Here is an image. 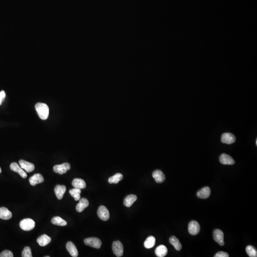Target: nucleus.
I'll return each instance as SVG.
<instances>
[{
	"label": "nucleus",
	"instance_id": "f257e3e1",
	"mask_svg": "<svg viewBox=\"0 0 257 257\" xmlns=\"http://www.w3.org/2000/svg\"><path fill=\"white\" fill-rule=\"evenodd\" d=\"M35 109L40 119L45 120L48 118L49 114V108L45 103L39 102L35 105Z\"/></svg>",
	"mask_w": 257,
	"mask_h": 257
},
{
	"label": "nucleus",
	"instance_id": "f03ea898",
	"mask_svg": "<svg viewBox=\"0 0 257 257\" xmlns=\"http://www.w3.org/2000/svg\"><path fill=\"white\" fill-rule=\"evenodd\" d=\"M35 225L34 221L31 218H24L21 220L20 227L21 229L25 231H30L33 229Z\"/></svg>",
	"mask_w": 257,
	"mask_h": 257
},
{
	"label": "nucleus",
	"instance_id": "7ed1b4c3",
	"mask_svg": "<svg viewBox=\"0 0 257 257\" xmlns=\"http://www.w3.org/2000/svg\"><path fill=\"white\" fill-rule=\"evenodd\" d=\"M84 242L85 245L95 248L100 249L101 247V241L97 238H88L85 239Z\"/></svg>",
	"mask_w": 257,
	"mask_h": 257
},
{
	"label": "nucleus",
	"instance_id": "20e7f679",
	"mask_svg": "<svg viewBox=\"0 0 257 257\" xmlns=\"http://www.w3.org/2000/svg\"><path fill=\"white\" fill-rule=\"evenodd\" d=\"M112 250L113 253L117 257H121L123 253V247L122 243L120 241H115L112 244Z\"/></svg>",
	"mask_w": 257,
	"mask_h": 257
},
{
	"label": "nucleus",
	"instance_id": "39448f33",
	"mask_svg": "<svg viewBox=\"0 0 257 257\" xmlns=\"http://www.w3.org/2000/svg\"><path fill=\"white\" fill-rule=\"evenodd\" d=\"M71 169V165L68 163H64L61 165H55L54 167V171L59 174H64L68 171Z\"/></svg>",
	"mask_w": 257,
	"mask_h": 257
},
{
	"label": "nucleus",
	"instance_id": "423d86ee",
	"mask_svg": "<svg viewBox=\"0 0 257 257\" xmlns=\"http://www.w3.org/2000/svg\"><path fill=\"white\" fill-rule=\"evenodd\" d=\"M97 214L100 219L103 221L108 220L110 218V213L108 209L104 206H100L98 209Z\"/></svg>",
	"mask_w": 257,
	"mask_h": 257
},
{
	"label": "nucleus",
	"instance_id": "0eeeda50",
	"mask_svg": "<svg viewBox=\"0 0 257 257\" xmlns=\"http://www.w3.org/2000/svg\"><path fill=\"white\" fill-rule=\"evenodd\" d=\"M188 231L192 235H196L200 231V226L198 222L193 220L189 223Z\"/></svg>",
	"mask_w": 257,
	"mask_h": 257
},
{
	"label": "nucleus",
	"instance_id": "6e6552de",
	"mask_svg": "<svg viewBox=\"0 0 257 257\" xmlns=\"http://www.w3.org/2000/svg\"><path fill=\"white\" fill-rule=\"evenodd\" d=\"M221 142L227 144H231L234 143L236 141V137L234 134L231 133H224L222 135L221 138Z\"/></svg>",
	"mask_w": 257,
	"mask_h": 257
},
{
	"label": "nucleus",
	"instance_id": "1a4fd4ad",
	"mask_svg": "<svg viewBox=\"0 0 257 257\" xmlns=\"http://www.w3.org/2000/svg\"><path fill=\"white\" fill-rule=\"evenodd\" d=\"M213 238L215 241L221 246L224 245V234L222 230L219 229H215L213 232Z\"/></svg>",
	"mask_w": 257,
	"mask_h": 257
},
{
	"label": "nucleus",
	"instance_id": "9d476101",
	"mask_svg": "<svg viewBox=\"0 0 257 257\" xmlns=\"http://www.w3.org/2000/svg\"><path fill=\"white\" fill-rule=\"evenodd\" d=\"M19 164L21 168L23 170H25L27 172H31L33 171L35 169L34 165L33 164L24 160H20Z\"/></svg>",
	"mask_w": 257,
	"mask_h": 257
},
{
	"label": "nucleus",
	"instance_id": "9b49d317",
	"mask_svg": "<svg viewBox=\"0 0 257 257\" xmlns=\"http://www.w3.org/2000/svg\"><path fill=\"white\" fill-rule=\"evenodd\" d=\"M219 161L221 164L224 165H233L235 163L233 158L225 153H223L219 157Z\"/></svg>",
	"mask_w": 257,
	"mask_h": 257
},
{
	"label": "nucleus",
	"instance_id": "f8f14e48",
	"mask_svg": "<svg viewBox=\"0 0 257 257\" xmlns=\"http://www.w3.org/2000/svg\"><path fill=\"white\" fill-rule=\"evenodd\" d=\"M10 168L13 172L18 173L22 178H24V179L27 178V174L21 167L19 166L17 163H12L10 165Z\"/></svg>",
	"mask_w": 257,
	"mask_h": 257
},
{
	"label": "nucleus",
	"instance_id": "ddd939ff",
	"mask_svg": "<svg viewBox=\"0 0 257 257\" xmlns=\"http://www.w3.org/2000/svg\"><path fill=\"white\" fill-rule=\"evenodd\" d=\"M44 177L41 174L37 173L33 175L29 179V182L31 185L34 186L38 184L44 182Z\"/></svg>",
	"mask_w": 257,
	"mask_h": 257
},
{
	"label": "nucleus",
	"instance_id": "4468645a",
	"mask_svg": "<svg viewBox=\"0 0 257 257\" xmlns=\"http://www.w3.org/2000/svg\"><path fill=\"white\" fill-rule=\"evenodd\" d=\"M66 191V187L64 185H58L56 186L54 189L55 193L59 200H62L64 194Z\"/></svg>",
	"mask_w": 257,
	"mask_h": 257
},
{
	"label": "nucleus",
	"instance_id": "2eb2a0df",
	"mask_svg": "<svg viewBox=\"0 0 257 257\" xmlns=\"http://www.w3.org/2000/svg\"><path fill=\"white\" fill-rule=\"evenodd\" d=\"M152 177L156 182L161 183L165 180V175L161 170H156L152 173Z\"/></svg>",
	"mask_w": 257,
	"mask_h": 257
},
{
	"label": "nucleus",
	"instance_id": "dca6fc26",
	"mask_svg": "<svg viewBox=\"0 0 257 257\" xmlns=\"http://www.w3.org/2000/svg\"><path fill=\"white\" fill-rule=\"evenodd\" d=\"M66 249L68 252L72 257H77L78 256V251L75 245L71 242L69 241L66 244Z\"/></svg>",
	"mask_w": 257,
	"mask_h": 257
},
{
	"label": "nucleus",
	"instance_id": "f3484780",
	"mask_svg": "<svg viewBox=\"0 0 257 257\" xmlns=\"http://www.w3.org/2000/svg\"><path fill=\"white\" fill-rule=\"evenodd\" d=\"M89 205L88 200L86 198H81L80 200L79 203L77 204L76 209L78 213H81Z\"/></svg>",
	"mask_w": 257,
	"mask_h": 257
},
{
	"label": "nucleus",
	"instance_id": "a211bd4d",
	"mask_svg": "<svg viewBox=\"0 0 257 257\" xmlns=\"http://www.w3.org/2000/svg\"><path fill=\"white\" fill-rule=\"evenodd\" d=\"M211 195V189L208 187H205L198 192L197 195L199 198H208Z\"/></svg>",
	"mask_w": 257,
	"mask_h": 257
},
{
	"label": "nucleus",
	"instance_id": "6ab92c4d",
	"mask_svg": "<svg viewBox=\"0 0 257 257\" xmlns=\"http://www.w3.org/2000/svg\"><path fill=\"white\" fill-rule=\"evenodd\" d=\"M12 217V213L5 207L0 208V218L3 220H8Z\"/></svg>",
	"mask_w": 257,
	"mask_h": 257
},
{
	"label": "nucleus",
	"instance_id": "aec40b11",
	"mask_svg": "<svg viewBox=\"0 0 257 257\" xmlns=\"http://www.w3.org/2000/svg\"><path fill=\"white\" fill-rule=\"evenodd\" d=\"M51 238L46 234H44L38 238L37 239V242L40 246L42 247H44L48 245L51 241Z\"/></svg>",
	"mask_w": 257,
	"mask_h": 257
},
{
	"label": "nucleus",
	"instance_id": "412c9836",
	"mask_svg": "<svg viewBox=\"0 0 257 257\" xmlns=\"http://www.w3.org/2000/svg\"><path fill=\"white\" fill-rule=\"evenodd\" d=\"M137 200V196L133 194L129 195L124 198V205L127 207H130Z\"/></svg>",
	"mask_w": 257,
	"mask_h": 257
},
{
	"label": "nucleus",
	"instance_id": "4be33fe9",
	"mask_svg": "<svg viewBox=\"0 0 257 257\" xmlns=\"http://www.w3.org/2000/svg\"><path fill=\"white\" fill-rule=\"evenodd\" d=\"M155 252L157 257H165L168 253V249L164 245H161L156 248Z\"/></svg>",
	"mask_w": 257,
	"mask_h": 257
},
{
	"label": "nucleus",
	"instance_id": "5701e85b",
	"mask_svg": "<svg viewBox=\"0 0 257 257\" xmlns=\"http://www.w3.org/2000/svg\"><path fill=\"white\" fill-rule=\"evenodd\" d=\"M72 185L75 188H78L80 190L85 189L86 187V184L85 181L83 179H79V178L74 179L72 182Z\"/></svg>",
	"mask_w": 257,
	"mask_h": 257
},
{
	"label": "nucleus",
	"instance_id": "b1692460",
	"mask_svg": "<svg viewBox=\"0 0 257 257\" xmlns=\"http://www.w3.org/2000/svg\"><path fill=\"white\" fill-rule=\"evenodd\" d=\"M52 224L55 225L60 226H65L67 224L66 221L61 218L60 217L56 216L53 218L51 220Z\"/></svg>",
	"mask_w": 257,
	"mask_h": 257
},
{
	"label": "nucleus",
	"instance_id": "393cba45",
	"mask_svg": "<svg viewBox=\"0 0 257 257\" xmlns=\"http://www.w3.org/2000/svg\"><path fill=\"white\" fill-rule=\"evenodd\" d=\"M170 242L172 245L174 247L176 250L179 251L182 248V244L179 241V239L175 236H172L170 238Z\"/></svg>",
	"mask_w": 257,
	"mask_h": 257
},
{
	"label": "nucleus",
	"instance_id": "a878e982",
	"mask_svg": "<svg viewBox=\"0 0 257 257\" xmlns=\"http://www.w3.org/2000/svg\"><path fill=\"white\" fill-rule=\"evenodd\" d=\"M156 240L155 238L153 236H149V237L146 239V240L144 243V247L146 249H151L153 247L155 244Z\"/></svg>",
	"mask_w": 257,
	"mask_h": 257
},
{
	"label": "nucleus",
	"instance_id": "bb28decb",
	"mask_svg": "<svg viewBox=\"0 0 257 257\" xmlns=\"http://www.w3.org/2000/svg\"><path fill=\"white\" fill-rule=\"evenodd\" d=\"M123 175L120 173H118L109 179L108 182L111 184H117L123 179Z\"/></svg>",
	"mask_w": 257,
	"mask_h": 257
},
{
	"label": "nucleus",
	"instance_id": "cd10ccee",
	"mask_svg": "<svg viewBox=\"0 0 257 257\" xmlns=\"http://www.w3.org/2000/svg\"><path fill=\"white\" fill-rule=\"evenodd\" d=\"M69 193L70 195L74 198L76 201H79L80 200V194L81 193L80 189L75 188L74 189L69 190Z\"/></svg>",
	"mask_w": 257,
	"mask_h": 257
},
{
	"label": "nucleus",
	"instance_id": "c85d7f7f",
	"mask_svg": "<svg viewBox=\"0 0 257 257\" xmlns=\"http://www.w3.org/2000/svg\"><path fill=\"white\" fill-rule=\"evenodd\" d=\"M246 251L249 257H256L257 256V250L251 245H249L247 247Z\"/></svg>",
	"mask_w": 257,
	"mask_h": 257
},
{
	"label": "nucleus",
	"instance_id": "c756f323",
	"mask_svg": "<svg viewBox=\"0 0 257 257\" xmlns=\"http://www.w3.org/2000/svg\"><path fill=\"white\" fill-rule=\"evenodd\" d=\"M22 256L23 257H32V250L29 247H25L22 252Z\"/></svg>",
	"mask_w": 257,
	"mask_h": 257
},
{
	"label": "nucleus",
	"instance_id": "7c9ffc66",
	"mask_svg": "<svg viewBox=\"0 0 257 257\" xmlns=\"http://www.w3.org/2000/svg\"><path fill=\"white\" fill-rule=\"evenodd\" d=\"M13 255L12 252L10 250H6L3 251L0 254V257H13Z\"/></svg>",
	"mask_w": 257,
	"mask_h": 257
},
{
	"label": "nucleus",
	"instance_id": "2f4dec72",
	"mask_svg": "<svg viewBox=\"0 0 257 257\" xmlns=\"http://www.w3.org/2000/svg\"><path fill=\"white\" fill-rule=\"evenodd\" d=\"M215 257H229V255L227 252H224V251H219L215 254Z\"/></svg>",
	"mask_w": 257,
	"mask_h": 257
},
{
	"label": "nucleus",
	"instance_id": "473e14b6",
	"mask_svg": "<svg viewBox=\"0 0 257 257\" xmlns=\"http://www.w3.org/2000/svg\"><path fill=\"white\" fill-rule=\"evenodd\" d=\"M5 96H6V95H5L4 91L2 90V91L0 92V105H1L2 104L3 102V100H4V99H5Z\"/></svg>",
	"mask_w": 257,
	"mask_h": 257
},
{
	"label": "nucleus",
	"instance_id": "72a5a7b5",
	"mask_svg": "<svg viewBox=\"0 0 257 257\" xmlns=\"http://www.w3.org/2000/svg\"><path fill=\"white\" fill-rule=\"evenodd\" d=\"M1 172H2L1 168V167H0V173H1Z\"/></svg>",
	"mask_w": 257,
	"mask_h": 257
},
{
	"label": "nucleus",
	"instance_id": "f704fd0d",
	"mask_svg": "<svg viewBox=\"0 0 257 257\" xmlns=\"http://www.w3.org/2000/svg\"><path fill=\"white\" fill-rule=\"evenodd\" d=\"M256 145H257V139H256Z\"/></svg>",
	"mask_w": 257,
	"mask_h": 257
},
{
	"label": "nucleus",
	"instance_id": "c9c22d12",
	"mask_svg": "<svg viewBox=\"0 0 257 257\" xmlns=\"http://www.w3.org/2000/svg\"><path fill=\"white\" fill-rule=\"evenodd\" d=\"M45 257H49V256H45Z\"/></svg>",
	"mask_w": 257,
	"mask_h": 257
}]
</instances>
